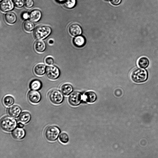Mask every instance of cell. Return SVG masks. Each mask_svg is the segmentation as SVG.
<instances>
[{
	"instance_id": "5",
	"label": "cell",
	"mask_w": 158,
	"mask_h": 158,
	"mask_svg": "<svg viewBox=\"0 0 158 158\" xmlns=\"http://www.w3.org/2000/svg\"><path fill=\"white\" fill-rule=\"evenodd\" d=\"M50 101L53 104L59 105L61 104L64 100V96L59 90L53 89L50 91L48 94Z\"/></svg>"
},
{
	"instance_id": "29",
	"label": "cell",
	"mask_w": 158,
	"mask_h": 158,
	"mask_svg": "<svg viewBox=\"0 0 158 158\" xmlns=\"http://www.w3.org/2000/svg\"><path fill=\"white\" fill-rule=\"evenodd\" d=\"M25 5L27 8L32 7L34 5V2L33 0H25Z\"/></svg>"
},
{
	"instance_id": "12",
	"label": "cell",
	"mask_w": 158,
	"mask_h": 158,
	"mask_svg": "<svg viewBox=\"0 0 158 158\" xmlns=\"http://www.w3.org/2000/svg\"><path fill=\"white\" fill-rule=\"evenodd\" d=\"M97 98L95 93L93 91L87 92L82 96V99L87 102L92 103L94 102Z\"/></svg>"
},
{
	"instance_id": "31",
	"label": "cell",
	"mask_w": 158,
	"mask_h": 158,
	"mask_svg": "<svg viewBox=\"0 0 158 158\" xmlns=\"http://www.w3.org/2000/svg\"><path fill=\"white\" fill-rule=\"evenodd\" d=\"M111 2L113 5H118L119 4L121 0H110Z\"/></svg>"
},
{
	"instance_id": "34",
	"label": "cell",
	"mask_w": 158,
	"mask_h": 158,
	"mask_svg": "<svg viewBox=\"0 0 158 158\" xmlns=\"http://www.w3.org/2000/svg\"><path fill=\"white\" fill-rule=\"evenodd\" d=\"M53 41L52 40H50L49 41V44H52L53 43Z\"/></svg>"
},
{
	"instance_id": "14",
	"label": "cell",
	"mask_w": 158,
	"mask_h": 158,
	"mask_svg": "<svg viewBox=\"0 0 158 158\" xmlns=\"http://www.w3.org/2000/svg\"><path fill=\"white\" fill-rule=\"evenodd\" d=\"M41 13L40 11L37 9L32 10L29 14V18L32 22H37L40 19Z\"/></svg>"
},
{
	"instance_id": "27",
	"label": "cell",
	"mask_w": 158,
	"mask_h": 158,
	"mask_svg": "<svg viewBox=\"0 0 158 158\" xmlns=\"http://www.w3.org/2000/svg\"><path fill=\"white\" fill-rule=\"evenodd\" d=\"M14 5L18 7H21L24 3V0H13Z\"/></svg>"
},
{
	"instance_id": "11",
	"label": "cell",
	"mask_w": 158,
	"mask_h": 158,
	"mask_svg": "<svg viewBox=\"0 0 158 158\" xmlns=\"http://www.w3.org/2000/svg\"><path fill=\"white\" fill-rule=\"evenodd\" d=\"M69 31L73 36L80 35L82 33L81 27L78 24L75 23L71 24L69 27Z\"/></svg>"
},
{
	"instance_id": "22",
	"label": "cell",
	"mask_w": 158,
	"mask_h": 158,
	"mask_svg": "<svg viewBox=\"0 0 158 158\" xmlns=\"http://www.w3.org/2000/svg\"><path fill=\"white\" fill-rule=\"evenodd\" d=\"M3 102L4 104L6 106H10L13 104L15 100L13 97L10 95H6L3 98Z\"/></svg>"
},
{
	"instance_id": "32",
	"label": "cell",
	"mask_w": 158,
	"mask_h": 158,
	"mask_svg": "<svg viewBox=\"0 0 158 158\" xmlns=\"http://www.w3.org/2000/svg\"><path fill=\"white\" fill-rule=\"evenodd\" d=\"M18 128H22L24 127V124L21 122L19 123L17 125Z\"/></svg>"
},
{
	"instance_id": "17",
	"label": "cell",
	"mask_w": 158,
	"mask_h": 158,
	"mask_svg": "<svg viewBox=\"0 0 158 158\" xmlns=\"http://www.w3.org/2000/svg\"><path fill=\"white\" fill-rule=\"evenodd\" d=\"M46 66L43 64H39L36 65L34 68V72L37 75L40 76L43 75L46 72Z\"/></svg>"
},
{
	"instance_id": "15",
	"label": "cell",
	"mask_w": 158,
	"mask_h": 158,
	"mask_svg": "<svg viewBox=\"0 0 158 158\" xmlns=\"http://www.w3.org/2000/svg\"><path fill=\"white\" fill-rule=\"evenodd\" d=\"M42 84L41 81L37 79L32 80L30 83L29 87L32 90H39L41 89Z\"/></svg>"
},
{
	"instance_id": "20",
	"label": "cell",
	"mask_w": 158,
	"mask_h": 158,
	"mask_svg": "<svg viewBox=\"0 0 158 158\" xmlns=\"http://www.w3.org/2000/svg\"><path fill=\"white\" fill-rule=\"evenodd\" d=\"M5 18L6 21L9 24L14 23L17 19L15 14L12 12L6 13L5 15Z\"/></svg>"
},
{
	"instance_id": "19",
	"label": "cell",
	"mask_w": 158,
	"mask_h": 158,
	"mask_svg": "<svg viewBox=\"0 0 158 158\" xmlns=\"http://www.w3.org/2000/svg\"><path fill=\"white\" fill-rule=\"evenodd\" d=\"M34 48L36 51L41 52L45 50L46 45L44 42L42 40H38L35 42Z\"/></svg>"
},
{
	"instance_id": "2",
	"label": "cell",
	"mask_w": 158,
	"mask_h": 158,
	"mask_svg": "<svg viewBox=\"0 0 158 158\" xmlns=\"http://www.w3.org/2000/svg\"><path fill=\"white\" fill-rule=\"evenodd\" d=\"M16 120L12 117L6 116L3 118L0 122V126L2 129L6 132L13 130L17 125Z\"/></svg>"
},
{
	"instance_id": "26",
	"label": "cell",
	"mask_w": 158,
	"mask_h": 158,
	"mask_svg": "<svg viewBox=\"0 0 158 158\" xmlns=\"http://www.w3.org/2000/svg\"><path fill=\"white\" fill-rule=\"evenodd\" d=\"M76 0H66L64 2L65 6L68 8L73 7L75 5Z\"/></svg>"
},
{
	"instance_id": "6",
	"label": "cell",
	"mask_w": 158,
	"mask_h": 158,
	"mask_svg": "<svg viewBox=\"0 0 158 158\" xmlns=\"http://www.w3.org/2000/svg\"><path fill=\"white\" fill-rule=\"evenodd\" d=\"M45 73L47 77L51 80H55L58 78L60 75V71L59 68L54 65H51L46 68Z\"/></svg>"
},
{
	"instance_id": "3",
	"label": "cell",
	"mask_w": 158,
	"mask_h": 158,
	"mask_svg": "<svg viewBox=\"0 0 158 158\" xmlns=\"http://www.w3.org/2000/svg\"><path fill=\"white\" fill-rule=\"evenodd\" d=\"M51 28L46 25H41L37 27L33 34L34 37L38 40H42L47 37L51 32Z\"/></svg>"
},
{
	"instance_id": "4",
	"label": "cell",
	"mask_w": 158,
	"mask_h": 158,
	"mask_svg": "<svg viewBox=\"0 0 158 158\" xmlns=\"http://www.w3.org/2000/svg\"><path fill=\"white\" fill-rule=\"evenodd\" d=\"M60 131V130L57 127L55 126H49L45 130V136L48 141H54L57 139Z\"/></svg>"
},
{
	"instance_id": "8",
	"label": "cell",
	"mask_w": 158,
	"mask_h": 158,
	"mask_svg": "<svg viewBox=\"0 0 158 158\" xmlns=\"http://www.w3.org/2000/svg\"><path fill=\"white\" fill-rule=\"evenodd\" d=\"M28 100L32 103H39L41 99L40 93L37 90H31L29 91L27 95Z\"/></svg>"
},
{
	"instance_id": "16",
	"label": "cell",
	"mask_w": 158,
	"mask_h": 158,
	"mask_svg": "<svg viewBox=\"0 0 158 158\" xmlns=\"http://www.w3.org/2000/svg\"><path fill=\"white\" fill-rule=\"evenodd\" d=\"M60 89L63 95L67 96L69 95L72 92L73 88L71 85L65 83L61 85Z\"/></svg>"
},
{
	"instance_id": "30",
	"label": "cell",
	"mask_w": 158,
	"mask_h": 158,
	"mask_svg": "<svg viewBox=\"0 0 158 158\" xmlns=\"http://www.w3.org/2000/svg\"><path fill=\"white\" fill-rule=\"evenodd\" d=\"M22 17L23 19H26L29 18V14L27 12H25L22 14Z\"/></svg>"
},
{
	"instance_id": "21",
	"label": "cell",
	"mask_w": 158,
	"mask_h": 158,
	"mask_svg": "<svg viewBox=\"0 0 158 158\" xmlns=\"http://www.w3.org/2000/svg\"><path fill=\"white\" fill-rule=\"evenodd\" d=\"M137 64L140 68L146 69L149 65V60L148 58L146 57H142L138 60Z\"/></svg>"
},
{
	"instance_id": "7",
	"label": "cell",
	"mask_w": 158,
	"mask_h": 158,
	"mask_svg": "<svg viewBox=\"0 0 158 158\" xmlns=\"http://www.w3.org/2000/svg\"><path fill=\"white\" fill-rule=\"evenodd\" d=\"M82 99V96L80 93L74 92L69 95L68 98V101L71 105L76 106L80 103Z\"/></svg>"
},
{
	"instance_id": "33",
	"label": "cell",
	"mask_w": 158,
	"mask_h": 158,
	"mask_svg": "<svg viewBox=\"0 0 158 158\" xmlns=\"http://www.w3.org/2000/svg\"><path fill=\"white\" fill-rule=\"evenodd\" d=\"M57 1L60 2H65L66 0H56Z\"/></svg>"
},
{
	"instance_id": "23",
	"label": "cell",
	"mask_w": 158,
	"mask_h": 158,
	"mask_svg": "<svg viewBox=\"0 0 158 158\" xmlns=\"http://www.w3.org/2000/svg\"><path fill=\"white\" fill-rule=\"evenodd\" d=\"M85 42L84 38L81 36H78L75 37L73 40L74 44L78 47L83 46L85 44Z\"/></svg>"
},
{
	"instance_id": "25",
	"label": "cell",
	"mask_w": 158,
	"mask_h": 158,
	"mask_svg": "<svg viewBox=\"0 0 158 158\" xmlns=\"http://www.w3.org/2000/svg\"><path fill=\"white\" fill-rule=\"evenodd\" d=\"M59 139L60 142L64 144L67 143L69 141V137L68 134L64 132H62L60 134Z\"/></svg>"
},
{
	"instance_id": "10",
	"label": "cell",
	"mask_w": 158,
	"mask_h": 158,
	"mask_svg": "<svg viewBox=\"0 0 158 158\" xmlns=\"http://www.w3.org/2000/svg\"><path fill=\"white\" fill-rule=\"evenodd\" d=\"M14 7L13 2L11 0H3L0 3L1 10L4 12L12 10Z\"/></svg>"
},
{
	"instance_id": "28",
	"label": "cell",
	"mask_w": 158,
	"mask_h": 158,
	"mask_svg": "<svg viewBox=\"0 0 158 158\" xmlns=\"http://www.w3.org/2000/svg\"><path fill=\"white\" fill-rule=\"evenodd\" d=\"M45 63L48 65H52L54 63V61L53 58L50 56L47 57L45 60Z\"/></svg>"
},
{
	"instance_id": "1",
	"label": "cell",
	"mask_w": 158,
	"mask_h": 158,
	"mask_svg": "<svg viewBox=\"0 0 158 158\" xmlns=\"http://www.w3.org/2000/svg\"><path fill=\"white\" fill-rule=\"evenodd\" d=\"M131 80L136 83H141L146 81L148 78L147 70L141 68H137L131 72Z\"/></svg>"
},
{
	"instance_id": "35",
	"label": "cell",
	"mask_w": 158,
	"mask_h": 158,
	"mask_svg": "<svg viewBox=\"0 0 158 158\" xmlns=\"http://www.w3.org/2000/svg\"><path fill=\"white\" fill-rule=\"evenodd\" d=\"M2 0H0V1H2Z\"/></svg>"
},
{
	"instance_id": "18",
	"label": "cell",
	"mask_w": 158,
	"mask_h": 158,
	"mask_svg": "<svg viewBox=\"0 0 158 158\" xmlns=\"http://www.w3.org/2000/svg\"><path fill=\"white\" fill-rule=\"evenodd\" d=\"M31 116L28 112L24 111L22 112L19 117V120L22 123H27L31 120Z\"/></svg>"
},
{
	"instance_id": "13",
	"label": "cell",
	"mask_w": 158,
	"mask_h": 158,
	"mask_svg": "<svg viewBox=\"0 0 158 158\" xmlns=\"http://www.w3.org/2000/svg\"><path fill=\"white\" fill-rule=\"evenodd\" d=\"M12 135L14 138L16 139H21L25 137V132L23 129L18 128L12 132Z\"/></svg>"
},
{
	"instance_id": "24",
	"label": "cell",
	"mask_w": 158,
	"mask_h": 158,
	"mask_svg": "<svg viewBox=\"0 0 158 158\" xmlns=\"http://www.w3.org/2000/svg\"><path fill=\"white\" fill-rule=\"evenodd\" d=\"M34 25L33 23L29 20H27L24 22L23 27L24 30L27 31H30L34 28Z\"/></svg>"
},
{
	"instance_id": "9",
	"label": "cell",
	"mask_w": 158,
	"mask_h": 158,
	"mask_svg": "<svg viewBox=\"0 0 158 158\" xmlns=\"http://www.w3.org/2000/svg\"><path fill=\"white\" fill-rule=\"evenodd\" d=\"M22 110L18 105H13L7 109V113L10 117L16 118L19 117L21 113Z\"/></svg>"
}]
</instances>
